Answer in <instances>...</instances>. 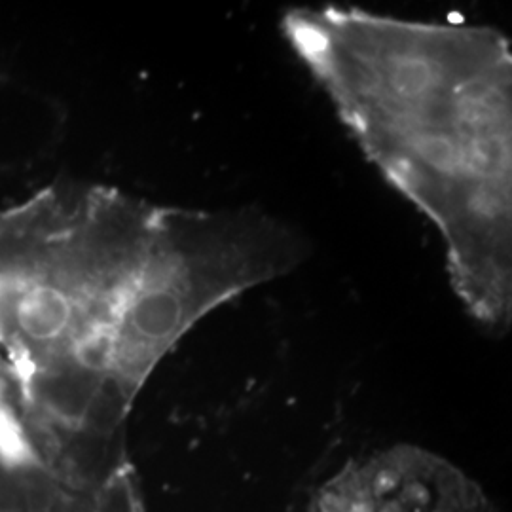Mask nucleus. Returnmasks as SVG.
<instances>
[{
  "label": "nucleus",
  "mask_w": 512,
  "mask_h": 512,
  "mask_svg": "<svg viewBox=\"0 0 512 512\" xmlns=\"http://www.w3.org/2000/svg\"><path fill=\"white\" fill-rule=\"evenodd\" d=\"M281 33L366 160L429 220L476 325L512 319V52L494 27L344 6L291 8Z\"/></svg>",
  "instance_id": "nucleus-1"
},
{
  "label": "nucleus",
  "mask_w": 512,
  "mask_h": 512,
  "mask_svg": "<svg viewBox=\"0 0 512 512\" xmlns=\"http://www.w3.org/2000/svg\"><path fill=\"white\" fill-rule=\"evenodd\" d=\"M308 512H494L467 473L439 454L395 444L349 459L313 492Z\"/></svg>",
  "instance_id": "nucleus-2"
}]
</instances>
